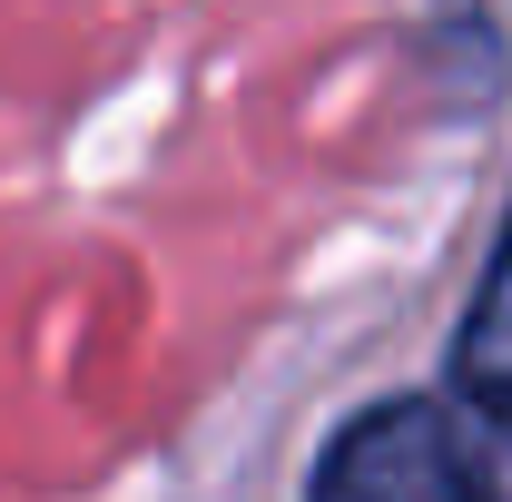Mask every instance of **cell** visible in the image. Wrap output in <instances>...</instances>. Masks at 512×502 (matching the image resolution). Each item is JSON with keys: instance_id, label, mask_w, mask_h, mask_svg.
<instances>
[{"instance_id": "cell-2", "label": "cell", "mask_w": 512, "mask_h": 502, "mask_svg": "<svg viewBox=\"0 0 512 502\" xmlns=\"http://www.w3.org/2000/svg\"><path fill=\"white\" fill-rule=\"evenodd\" d=\"M453 375H463V394H483V404L512 414V227L493 247V266H483V286H473L463 335H453Z\"/></svg>"}, {"instance_id": "cell-1", "label": "cell", "mask_w": 512, "mask_h": 502, "mask_svg": "<svg viewBox=\"0 0 512 502\" xmlns=\"http://www.w3.org/2000/svg\"><path fill=\"white\" fill-rule=\"evenodd\" d=\"M306 502H512V414L483 394H394L325 443Z\"/></svg>"}]
</instances>
